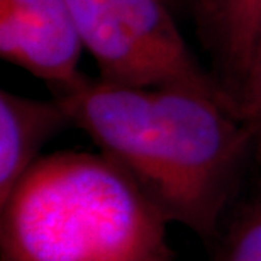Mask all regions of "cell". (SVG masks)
Here are the masks:
<instances>
[{"instance_id":"1","label":"cell","mask_w":261,"mask_h":261,"mask_svg":"<svg viewBox=\"0 0 261 261\" xmlns=\"http://www.w3.org/2000/svg\"><path fill=\"white\" fill-rule=\"evenodd\" d=\"M56 98L166 221L211 246L258 141L231 97L192 83L133 87L82 78Z\"/></svg>"},{"instance_id":"2","label":"cell","mask_w":261,"mask_h":261,"mask_svg":"<svg viewBox=\"0 0 261 261\" xmlns=\"http://www.w3.org/2000/svg\"><path fill=\"white\" fill-rule=\"evenodd\" d=\"M166 224L106 154L63 151L0 203V261H173Z\"/></svg>"},{"instance_id":"3","label":"cell","mask_w":261,"mask_h":261,"mask_svg":"<svg viewBox=\"0 0 261 261\" xmlns=\"http://www.w3.org/2000/svg\"><path fill=\"white\" fill-rule=\"evenodd\" d=\"M102 80L133 87H212L180 34L166 0H66Z\"/></svg>"},{"instance_id":"4","label":"cell","mask_w":261,"mask_h":261,"mask_svg":"<svg viewBox=\"0 0 261 261\" xmlns=\"http://www.w3.org/2000/svg\"><path fill=\"white\" fill-rule=\"evenodd\" d=\"M83 43L66 0H0V53L60 92L82 80Z\"/></svg>"},{"instance_id":"5","label":"cell","mask_w":261,"mask_h":261,"mask_svg":"<svg viewBox=\"0 0 261 261\" xmlns=\"http://www.w3.org/2000/svg\"><path fill=\"white\" fill-rule=\"evenodd\" d=\"M71 124L58 98L48 102L0 92V203L39 160L41 148Z\"/></svg>"},{"instance_id":"6","label":"cell","mask_w":261,"mask_h":261,"mask_svg":"<svg viewBox=\"0 0 261 261\" xmlns=\"http://www.w3.org/2000/svg\"><path fill=\"white\" fill-rule=\"evenodd\" d=\"M208 10L224 60L241 80L261 28V0H208Z\"/></svg>"},{"instance_id":"7","label":"cell","mask_w":261,"mask_h":261,"mask_svg":"<svg viewBox=\"0 0 261 261\" xmlns=\"http://www.w3.org/2000/svg\"><path fill=\"white\" fill-rule=\"evenodd\" d=\"M208 248L211 261H261V189L238 197Z\"/></svg>"},{"instance_id":"8","label":"cell","mask_w":261,"mask_h":261,"mask_svg":"<svg viewBox=\"0 0 261 261\" xmlns=\"http://www.w3.org/2000/svg\"><path fill=\"white\" fill-rule=\"evenodd\" d=\"M236 107L238 112L258 130L261 126V28L248 70L241 78V90L236 97Z\"/></svg>"},{"instance_id":"9","label":"cell","mask_w":261,"mask_h":261,"mask_svg":"<svg viewBox=\"0 0 261 261\" xmlns=\"http://www.w3.org/2000/svg\"><path fill=\"white\" fill-rule=\"evenodd\" d=\"M256 133H258V143H259V146H261V126L258 127Z\"/></svg>"},{"instance_id":"10","label":"cell","mask_w":261,"mask_h":261,"mask_svg":"<svg viewBox=\"0 0 261 261\" xmlns=\"http://www.w3.org/2000/svg\"><path fill=\"white\" fill-rule=\"evenodd\" d=\"M166 2H175V0H166Z\"/></svg>"}]
</instances>
